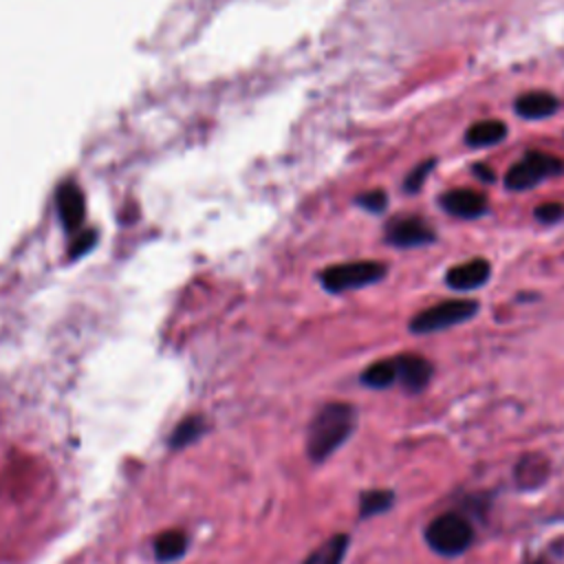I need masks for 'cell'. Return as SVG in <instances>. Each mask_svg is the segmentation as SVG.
Here are the masks:
<instances>
[{"label": "cell", "instance_id": "cell-1", "mask_svg": "<svg viewBox=\"0 0 564 564\" xmlns=\"http://www.w3.org/2000/svg\"><path fill=\"white\" fill-rule=\"evenodd\" d=\"M357 410L350 403L333 401L317 410L306 430V456L313 463H324L355 432Z\"/></svg>", "mask_w": 564, "mask_h": 564}, {"label": "cell", "instance_id": "cell-2", "mask_svg": "<svg viewBox=\"0 0 564 564\" xmlns=\"http://www.w3.org/2000/svg\"><path fill=\"white\" fill-rule=\"evenodd\" d=\"M423 538L434 553H438L443 557H456L471 546L474 527L463 513L447 511V513L436 516L425 527Z\"/></svg>", "mask_w": 564, "mask_h": 564}, {"label": "cell", "instance_id": "cell-3", "mask_svg": "<svg viewBox=\"0 0 564 564\" xmlns=\"http://www.w3.org/2000/svg\"><path fill=\"white\" fill-rule=\"evenodd\" d=\"M478 311H480V302H476V300H460V297L443 300L438 304H432V306L419 311L410 319L408 328L414 335H432V333L447 330L452 326L469 322L471 317L478 315Z\"/></svg>", "mask_w": 564, "mask_h": 564}, {"label": "cell", "instance_id": "cell-4", "mask_svg": "<svg viewBox=\"0 0 564 564\" xmlns=\"http://www.w3.org/2000/svg\"><path fill=\"white\" fill-rule=\"evenodd\" d=\"M564 161L551 152L527 150L505 174V187L511 192L533 189L538 183L562 176Z\"/></svg>", "mask_w": 564, "mask_h": 564}, {"label": "cell", "instance_id": "cell-5", "mask_svg": "<svg viewBox=\"0 0 564 564\" xmlns=\"http://www.w3.org/2000/svg\"><path fill=\"white\" fill-rule=\"evenodd\" d=\"M386 273H388V267L379 260H352V262L326 267L319 273V282L330 293H344V291L370 286L383 280Z\"/></svg>", "mask_w": 564, "mask_h": 564}, {"label": "cell", "instance_id": "cell-6", "mask_svg": "<svg viewBox=\"0 0 564 564\" xmlns=\"http://www.w3.org/2000/svg\"><path fill=\"white\" fill-rule=\"evenodd\" d=\"M383 240L397 249H416L436 242V229L421 216H394L386 223Z\"/></svg>", "mask_w": 564, "mask_h": 564}, {"label": "cell", "instance_id": "cell-7", "mask_svg": "<svg viewBox=\"0 0 564 564\" xmlns=\"http://www.w3.org/2000/svg\"><path fill=\"white\" fill-rule=\"evenodd\" d=\"M438 207L452 218L478 220L480 216H485L489 212V200L478 189L456 187V189H447L438 196Z\"/></svg>", "mask_w": 564, "mask_h": 564}, {"label": "cell", "instance_id": "cell-8", "mask_svg": "<svg viewBox=\"0 0 564 564\" xmlns=\"http://www.w3.org/2000/svg\"><path fill=\"white\" fill-rule=\"evenodd\" d=\"M394 364H397V383L410 394L423 392L427 388V383L432 381L434 366L423 355L403 352V355L394 357Z\"/></svg>", "mask_w": 564, "mask_h": 564}, {"label": "cell", "instance_id": "cell-9", "mask_svg": "<svg viewBox=\"0 0 564 564\" xmlns=\"http://www.w3.org/2000/svg\"><path fill=\"white\" fill-rule=\"evenodd\" d=\"M491 278V264L485 258H469L445 273V284L454 291H476Z\"/></svg>", "mask_w": 564, "mask_h": 564}, {"label": "cell", "instance_id": "cell-10", "mask_svg": "<svg viewBox=\"0 0 564 564\" xmlns=\"http://www.w3.org/2000/svg\"><path fill=\"white\" fill-rule=\"evenodd\" d=\"M560 108V99L549 93V90H529V93H520L513 101V110L520 119H529V121H538V119H546L553 117Z\"/></svg>", "mask_w": 564, "mask_h": 564}, {"label": "cell", "instance_id": "cell-11", "mask_svg": "<svg viewBox=\"0 0 564 564\" xmlns=\"http://www.w3.org/2000/svg\"><path fill=\"white\" fill-rule=\"evenodd\" d=\"M549 458L542 454H527L518 460L516 469H513V478L518 489L522 491H533L538 487H542L549 478Z\"/></svg>", "mask_w": 564, "mask_h": 564}, {"label": "cell", "instance_id": "cell-12", "mask_svg": "<svg viewBox=\"0 0 564 564\" xmlns=\"http://www.w3.org/2000/svg\"><path fill=\"white\" fill-rule=\"evenodd\" d=\"M509 134V128L505 121L500 119H480L474 121L467 130H465V145L478 150V148H489V145H498L500 141H505Z\"/></svg>", "mask_w": 564, "mask_h": 564}, {"label": "cell", "instance_id": "cell-13", "mask_svg": "<svg viewBox=\"0 0 564 564\" xmlns=\"http://www.w3.org/2000/svg\"><path fill=\"white\" fill-rule=\"evenodd\" d=\"M57 207L66 229H79L84 220V196L75 183H64L57 189Z\"/></svg>", "mask_w": 564, "mask_h": 564}, {"label": "cell", "instance_id": "cell-14", "mask_svg": "<svg viewBox=\"0 0 564 564\" xmlns=\"http://www.w3.org/2000/svg\"><path fill=\"white\" fill-rule=\"evenodd\" d=\"M207 430H209L207 416H203V414H187L185 419H181V421L176 423V427H174L172 434L167 436V445H170V449L189 447L192 443H196L198 438H203Z\"/></svg>", "mask_w": 564, "mask_h": 564}, {"label": "cell", "instance_id": "cell-15", "mask_svg": "<svg viewBox=\"0 0 564 564\" xmlns=\"http://www.w3.org/2000/svg\"><path fill=\"white\" fill-rule=\"evenodd\" d=\"M152 551L154 557L159 562H174L178 560L185 551H187V535L181 529H167L163 533H159L152 542Z\"/></svg>", "mask_w": 564, "mask_h": 564}, {"label": "cell", "instance_id": "cell-16", "mask_svg": "<svg viewBox=\"0 0 564 564\" xmlns=\"http://www.w3.org/2000/svg\"><path fill=\"white\" fill-rule=\"evenodd\" d=\"M350 538L348 533H335L326 542H322L302 564H341L348 551Z\"/></svg>", "mask_w": 564, "mask_h": 564}, {"label": "cell", "instance_id": "cell-17", "mask_svg": "<svg viewBox=\"0 0 564 564\" xmlns=\"http://www.w3.org/2000/svg\"><path fill=\"white\" fill-rule=\"evenodd\" d=\"M359 381L366 386V388H372V390H386L390 386L397 383V364H394V357L390 359H379V361H372L370 366L364 368Z\"/></svg>", "mask_w": 564, "mask_h": 564}, {"label": "cell", "instance_id": "cell-18", "mask_svg": "<svg viewBox=\"0 0 564 564\" xmlns=\"http://www.w3.org/2000/svg\"><path fill=\"white\" fill-rule=\"evenodd\" d=\"M394 505V491L392 489H366L359 496V518L368 520L375 516H381L390 511Z\"/></svg>", "mask_w": 564, "mask_h": 564}, {"label": "cell", "instance_id": "cell-19", "mask_svg": "<svg viewBox=\"0 0 564 564\" xmlns=\"http://www.w3.org/2000/svg\"><path fill=\"white\" fill-rule=\"evenodd\" d=\"M434 165H436V159H434V156L419 161V163L405 174V178H403V192H405V194H419V192L423 189L425 181L430 178Z\"/></svg>", "mask_w": 564, "mask_h": 564}, {"label": "cell", "instance_id": "cell-20", "mask_svg": "<svg viewBox=\"0 0 564 564\" xmlns=\"http://www.w3.org/2000/svg\"><path fill=\"white\" fill-rule=\"evenodd\" d=\"M533 218L542 225H555L560 220H564V203L560 200H549V203H540L533 209Z\"/></svg>", "mask_w": 564, "mask_h": 564}, {"label": "cell", "instance_id": "cell-21", "mask_svg": "<svg viewBox=\"0 0 564 564\" xmlns=\"http://www.w3.org/2000/svg\"><path fill=\"white\" fill-rule=\"evenodd\" d=\"M355 203L372 214H381L388 207V194L383 189H368L355 198Z\"/></svg>", "mask_w": 564, "mask_h": 564}, {"label": "cell", "instance_id": "cell-22", "mask_svg": "<svg viewBox=\"0 0 564 564\" xmlns=\"http://www.w3.org/2000/svg\"><path fill=\"white\" fill-rule=\"evenodd\" d=\"M471 174L480 181V183H494L496 181V170L485 165V163H474L471 165Z\"/></svg>", "mask_w": 564, "mask_h": 564}, {"label": "cell", "instance_id": "cell-23", "mask_svg": "<svg viewBox=\"0 0 564 564\" xmlns=\"http://www.w3.org/2000/svg\"><path fill=\"white\" fill-rule=\"evenodd\" d=\"M95 242V234L93 231H84L82 236H79V240L75 242V247L70 249V256H77V253H84L90 245Z\"/></svg>", "mask_w": 564, "mask_h": 564}]
</instances>
